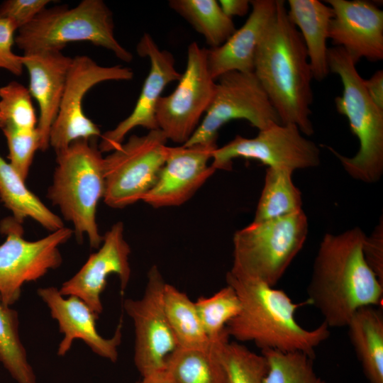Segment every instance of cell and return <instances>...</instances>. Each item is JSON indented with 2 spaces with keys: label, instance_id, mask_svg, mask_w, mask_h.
Returning <instances> with one entry per match:
<instances>
[{
  "label": "cell",
  "instance_id": "obj_10",
  "mask_svg": "<svg viewBox=\"0 0 383 383\" xmlns=\"http://www.w3.org/2000/svg\"><path fill=\"white\" fill-rule=\"evenodd\" d=\"M0 231L6 235L0 245V298L4 305L11 306L18 301L25 283L35 282L61 265L59 247L74 232L63 227L43 238L29 241L23 237L22 224L12 216L1 221Z\"/></svg>",
  "mask_w": 383,
  "mask_h": 383
},
{
  "label": "cell",
  "instance_id": "obj_40",
  "mask_svg": "<svg viewBox=\"0 0 383 383\" xmlns=\"http://www.w3.org/2000/svg\"><path fill=\"white\" fill-rule=\"evenodd\" d=\"M140 383H177L166 370H159L142 377Z\"/></svg>",
  "mask_w": 383,
  "mask_h": 383
},
{
  "label": "cell",
  "instance_id": "obj_8",
  "mask_svg": "<svg viewBox=\"0 0 383 383\" xmlns=\"http://www.w3.org/2000/svg\"><path fill=\"white\" fill-rule=\"evenodd\" d=\"M167 138L160 129L142 136L131 135L104 157V203L123 209L153 187L167 155Z\"/></svg>",
  "mask_w": 383,
  "mask_h": 383
},
{
  "label": "cell",
  "instance_id": "obj_41",
  "mask_svg": "<svg viewBox=\"0 0 383 383\" xmlns=\"http://www.w3.org/2000/svg\"><path fill=\"white\" fill-rule=\"evenodd\" d=\"M136 383H140V382H136Z\"/></svg>",
  "mask_w": 383,
  "mask_h": 383
},
{
  "label": "cell",
  "instance_id": "obj_26",
  "mask_svg": "<svg viewBox=\"0 0 383 383\" xmlns=\"http://www.w3.org/2000/svg\"><path fill=\"white\" fill-rule=\"evenodd\" d=\"M293 172L286 168L266 169L253 222L282 218L302 210L301 193L292 181Z\"/></svg>",
  "mask_w": 383,
  "mask_h": 383
},
{
  "label": "cell",
  "instance_id": "obj_22",
  "mask_svg": "<svg viewBox=\"0 0 383 383\" xmlns=\"http://www.w3.org/2000/svg\"><path fill=\"white\" fill-rule=\"evenodd\" d=\"M287 4L288 18L301 35L313 79L321 82L330 72L326 42L333 10L318 0H289Z\"/></svg>",
  "mask_w": 383,
  "mask_h": 383
},
{
  "label": "cell",
  "instance_id": "obj_15",
  "mask_svg": "<svg viewBox=\"0 0 383 383\" xmlns=\"http://www.w3.org/2000/svg\"><path fill=\"white\" fill-rule=\"evenodd\" d=\"M98 249L72 277L62 284L59 291L64 296L78 297L99 316L103 311L101 296L108 277L111 274L118 276L121 294L131 278V248L124 237L123 222H116L106 232Z\"/></svg>",
  "mask_w": 383,
  "mask_h": 383
},
{
  "label": "cell",
  "instance_id": "obj_33",
  "mask_svg": "<svg viewBox=\"0 0 383 383\" xmlns=\"http://www.w3.org/2000/svg\"><path fill=\"white\" fill-rule=\"evenodd\" d=\"M38 121L28 88L16 81L0 87L1 130H34L37 128Z\"/></svg>",
  "mask_w": 383,
  "mask_h": 383
},
{
  "label": "cell",
  "instance_id": "obj_29",
  "mask_svg": "<svg viewBox=\"0 0 383 383\" xmlns=\"http://www.w3.org/2000/svg\"><path fill=\"white\" fill-rule=\"evenodd\" d=\"M0 362L18 383H37L19 334L18 312L0 298Z\"/></svg>",
  "mask_w": 383,
  "mask_h": 383
},
{
  "label": "cell",
  "instance_id": "obj_19",
  "mask_svg": "<svg viewBox=\"0 0 383 383\" xmlns=\"http://www.w3.org/2000/svg\"><path fill=\"white\" fill-rule=\"evenodd\" d=\"M37 293L49 308L52 318L57 321L59 331L63 334L57 349L59 356L65 355L73 342L79 339L97 355L112 362H117L118 348L122 339L121 320L113 335L104 338L96 327L99 316L82 300L75 296L65 299L55 287L39 288Z\"/></svg>",
  "mask_w": 383,
  "mask_h": 383
},
{
  "label": "cell",
  "instance_id": "obj_2",
  "mask_svg": "<svg viewBox=\"0 0 383 383\" xmlns=\"http://www.w3.org/2000/svg\"><path fill=\"white\" fill-rule=\"evenodd\" d=\"M257 48L253 73L265 91L281 123L313 134L310 118L313 75L300 33L290 21L283 0Z\"/></svg>",
  "mask_w": 383,
  "mask_h": 383
},
{
  "label": "cell",
  "instance_id": "obj_5",
  "mask_svg": "<svg viewBox=\"0 0 383 383\" xmlns=\"http://www.w3.org/2000/svg\"><path fill=\"white\" fill-rule=\"evenodd\" d=\"M328 65L343 87L342 95L335 99L336 109L348 118L360 148L353 157L326 148L353 179L365 183L378 182L383 174V110L370 97L356 65L342 48H328Z\"/></svg>",
  "mask_w": 383,
  "mask_h": 383
},
{
  "label": "cell",
  "instance_id": "obj_36",
  "mask_svg": "<svg viewBox=\"0 0 383 383\" xmlns=\"http://www.w3.org/2000/svg\"><path fill=\"white\" fill-rule=\"evenodd\" d=\"M16 30L18 28L13 22L0 18V68L20 76L23 70L22 55H16L12 50Z\"/></svg>",
  "mask_w": 383,
  "mask_h": 383
},
{
  "label": "cell",
  "instance_id": "obj_3",
  "mask_svg": "<svg viewBox=\"0 0 383 383\" xmlns=\"http://www.w3.org/2000/svg\"><path fill=\"white\" fill-rule=\"evenodd\" d=\"M226 279L241 306L238 315L226 326L229 337L252 342L261 350L301 352L313 357L316 348L329 338L330 328L324 322L313 329L298 323L295 314L302 304L294 303L283 290L229 271Z\"/></svg>",
  "mask_w": 383,
  "mask_h": 383
},
{
  "label": "cell",
  "instance_id": "obj_28",
  "mask_svg": "<svg viewBox=\"0 0 383 383\" xmlns=\"http://www.w3.org/2000/svg\"><path fill=\"white\" fill-rule=\"evenodd\" d=\"M163 301L169 324L179 348H198L209 343L195 303L186 293L166 282Z\"/></svg>",
  "mask_w": 383,
  "mask_h": 383
},
{
  "label": "cell",
  "instance_id": "obj_37",
  "mask_svg": "<svg viewBox=\"0 0 383 383\" xmlns=\"http://www.w3.org/2000/svg\"><path fill=\"white\" fill-rule=\"evenodd\" d=\"M365 260L383 283V220L379 221L370 236H365L363 244Z\"/></svg>",
  "mask_w": 383,
  "mask_h": 383
},
{
  "label": "cell",
  "instance_id": "obj_4",
  "mask_svg": "<svg viewBox=\"0 0 383 383\" xmlns=\"http://www.w3.org/2000/svg\"><path fill=\"white\" fill-rule=\"evenodd\" d=\"M57 166L47 197L64 218L72 223L79 243L87 235L97 249L103 241L96 223V209L105 192L104 157L96 139H79L57 152Z\"/></svg>",
  "mask_w": 383,
  "mask_h": 383
},
{
  "label": "cell",
  "instance_id": "obj_6",
  "mask_svg": "<svg viewBox=\"0 0 383 383\" xmlns=\"http://www.w3.org/2000/svg\"><path fill=\"white\" fill-rule=\"evenodd\" d=\"M80 41L106 48L123 62L133 59L116 40L112 12L101 0H83L73 8H45L15 37L23 54L62 51L68 43Z\"/></svg>",
  "mask_w": 383,
  "mask_h": 383
},
{
  "label": "cell",
  "instance_id": "obj_21",
  "mask_svg": "<svg viewBox=\"0 0 383 383\" xmlns=\"http://www.w3.org/2000/svg\"><path fill=\"white\" fill-rule=\"evenodd\" d=\"M251 12L244 23L221 45L207 49V63L211 77L238 71L253 72L257 48L275 13L276 0H252Z\"/></svg>",
  "mask_w": 383,
  "mask_h": 383
},
{
  "label": "cell",
  "instance_id": "obj_35",
  "mask_svg": "<svg viewBox=\"0 0 383 383\" xmlns=\"http://www.w3.org/2000/svg\"><path fill=\"white\" fill-rule=\"evenodd\" d=\"M49 0H6L0 5V18L11 20L18 30L47 8Z\"/></svg>",
  "mask_w": 383,
  "mask_h": 383
},
{
  "label": "cell",
  "instance_id": "obj_1",
  "mask_svg": "<svg viewBox=\"0 0 383 383\" xmlns=\"http://www.w3.org/2000/svg\"><path fill=\"white\" fill-rule=\"evenodd\" d=\"M365 233L354 227L326 233L318 247L307 287V303L321 313L329 328L347 326L360 308L382 307L383 283L363 254Z\"/></svg>",
  "mask_w": 383,
  "mask_h": 383
},
{
  "label": "cell",
  "instance_id": "obj_13",
  "mask_svg": "<svg viewBox=\"0 0 383 383\" xmlns=\"http://www.w3.org/2000/svg\"><path fill=\"white\" fill-rule=\"evenodd\" d=\"M133 77L131 68L120 65L101 66L87 55L73 57L59 111L50 133V146L55 152L75 140L101 137L98 126L84 113L83 100L89 90L106 81H127Z\"/></svg>",
  "mask_w": 383,
  "mask_h": 383
},
{
  "label": "cell",
  "instance_id": "obj_9",
  "mask_svg": "<svg viewBox=\"0 0 383 383\" xmlns=\"http://www.w3.org/2000/svg\"><path fill=\"white\" fill-rule=\"evenodd\" d=\"M216 80L214 94L204 118L191 138L182 145H216L219 129L235 119H245L259 131L282 123L253 72L232 71Z\"/></svg>",
  "mask_w": 383,
  "mask_h": 383
},
{
  "label": "cell",
  "instance_id": "obj_32",
  "mask_svg": "<svg viewBox=\"0 0 383 383\" xmlns=\"http://www.w3.org/2000/svg\"><path fill=\"white\" fill-rule=\"evenodd\" d=\"M221 360L226 383H264L267 362L262 353L236 341H228L222 348Z\"/></svg>",
  "mask_w": 383,
  "mask_h": 383
},
{
  "label": "cell",
  "instance_id": "obj_38",
  "mask_svg": "<svg viewBox=\"0 0 383 383\" xmlns=\"http://www.w3.org/2000/svg\"><path fill=\"white\" fill-rule=\"evenodd\" d=\"M364 85L373 102L383 110V71L378 70L369 79H364Z\"/></svg>",
  "mask_w": 383,
  "mask_h": 383
},
{
  "label": "cell",
  "instance_id": "obj_17",
  "mask_svg": "<svg viewBox=\"0 0 383 383\" xmlns=\"http://www.w3.org/2000/svg\"><path fill=\"white\" fill-rule=\"evenodd\" d=\"M217 148L213 144L168 146L157 180L142 201L155 209L187 202L216 172L209 162Z\"/></svg>",
  "mask_w": 383,
  "mask_h": 383
},
{
  "label": "cell",
  "instance_id": "obj_14",
  "mask_svg": "<svg viewBox=\"0 0 383 383\" xmlns=\"http://www.w3.org/2000/svg\"><path fill=\"white\" fill-rule=\"evenodd\" d=\"M140 299H126L123 309L134 326L133 361L141 377L165 369L167 357L178 348L163 301L166 284L159 268L152 265Z\"/></svg>",
  "mask_w": 383,
  "mask_h": 383
},
{
  "label": "cell",
  "instance_id": "obj_16",
  "mask_svg": "<svg viewBox=\"0 0 383 383\" xmlns=\"http://www.w3.org/2000/svg\"><path fill=\"white\" fill-rule=\"evenodd\" d=\"M137 52L140 56L148 57L150 63L148 74L131 113L114 128L101 134L98 147L102 153L118 148L126 135L136 127L149 131L158 129L156 109L162 92L168 84L179 81L182 76L175 67L172 54L160 50L148 33H144L140 38Z\"/></svg>",
  "mask_w": 383,
  "mask_h": 383
},
{
  "label": "cell",
  "instance_id": "obj_39",
  "mask_svg": "<svg viewBox=\"0 0 383 383\" xmlns=\"http://www.w3.org/2000/svg\"><path fill=\"white\" fill-rule=\"evenodd\" d=\"M218 3L224 13L231 18L245 16L251 7L248 0H221Z\"/></svg>",
  "mask_w": 383,
  "mask_h": 383
},
{
  "label": "cell",
  "instance_id": "obj_31",
  "mask_svg": "<svg viewBox=\"0 0 383 383\" xmlns=\"http://www.w3.org/2000/svg\"><path fill=\"white\" fill-rule=\"evenodd\" d=\"M194 303L204 331L212 340L226 332L227 324L241 309L237 293L228 284L209 296L199 297Z\"/></svg>",
  "mask_w": 383,
  "mask_h": 383
},
{
  "label": "cell",
  "instance_id": "obj_11",
  "mask_svg": "<svg viewBox=\"0 0 383 383\" xmlns=\"http://www.w3.org/2000/svg\"><path fill=\"white\" fill-rule=\"evenodd\" d=\"M216 87L207 63V48L192 43L187 50L186 68L175 89L161 96L156 121L167 140L183 145L193 135L208 109Z\"/></svg>",
  "mask_w": 383,
  "mask_h": 383
},
{
  "label": "cell",
  "instance_id": "obj_34",
  "mask_svg": "<svg viewBox=\"0 0 383 383\" xmlns=\"http://www.w3.org/2000/svg\"><path fill=\"white\" fill-rule=\"evenodd\" d=\"M8 145L9 163L26 181L35 152L40 150V138L37 128L21 131L13 128L1 129Z\"/></svg>",
  "mask_w": 383,
  "mask_h": 383
},
{
  "label": "cell",
  "instance_id": "obj_25",
  "mask_svg": "<svg viewBox=\"0 0 383 383\" xmlns=\"http://www.w3.org/2000/svg\"><path fill=\"white\" fill-rule=\"evenodd\" d=\"M0 199L21 224L30 218L50 232L65 227L62 219L27 187L26 181L1 155Z\"/></svg>",
  "mask_w": 383,
  "mask_h": 383
},
{
  "label": "cell",
  "instance_id": "obj_27",
  "mask_svg": "<svg viewBox=\"0 0 383 383\" xmlns=\"http://www.w3.org/2000/svg\"><path fill=\"white\" fill-rule=\"evenodd\" d=\"M169 6L204 37L210 48L223 44L236 30L216 0H170Z\"/></svg>",
  "mask_w": 383,
  "mask_h": 383
},
{
  "label": "cell",
  "instance_id": "obj_30",
  "mask_svg": "<svg viewBox=\"0 0 383 383\" xmlns=\"http://www.w3.org/2000/svg\"><path fill=\"white\" fill-rule=\"evenodd\" d=\"M267 362L264 383H326L317 374L313 357L301 352L261 350Z\"/></svg>",
  "mask_w": 383,
  "mask_h": 383
},
{
  "label": "cell",
  "instance_id": "obj_12",
  "mask_svg": "<svg viewBox=\"0 0 383 383\" xmlns=\"http://www.w3.org/2000/svg\"><path fill=\"white\" fill-rule=\"evenodd\" d=\"M236 158L252 159L267 167L292 171L316 167L321 162L317 145L307 139L294 124L277 123L260 130L254 138L237 135L213 151L211 166L231 170Z\"/></svg>",
  "mask_w": 383,
  "mask_h": 383
},
{
  "label": "cell",
  "instance_id": "obj_7",
  "mask_svg": "<svg viewBox=\"0 0 383 383\" xmlns=\"http://www.w3.org/2000/svg\"><path fill=\"white\" fill-rule=\"evenodd\" d=\"M309 230L303 210L275 219L252 222L233 237L231 273L274 287L302 249Z\"/></svg>",
  "mask_w": 383,
  "mask_h": 383
},
{
  "label": "cell",
  "instance_id": "obj_23",
  "mask_svg": "<svg viewBox=\"0 0 383 383\" xmlns=\"http://www.w3.org/2000/svg\"><path fill=\"white\" fill-rule=\"evenodd\" d=\"M229 338L226 331L204 346L178 347L166 359L165 369L177 383H226L221 353Z\"/></svg>",
  "mask_w": 383,
  "mask_h": 383
},
{
  "label": "cell",
  "instance_id": "obj_18",
  "mask_svg": "<svg viewBox=\"0 0 383 383\" xmlns=\"http://www.w3.org/2000/svg\"><path fill=\"white\" fill-rule=\"evenodd\" d=\"M333 16L328 39L342 48L356 65L361 59H383V11L365 0H326Z\"/></svg>",
  "mask_w": 383,
  "mask_h": 383
},
{
  "label": "cell",
  "instance_id": "obj_24",
  "mask_svg": "<svg viewBox=\"0 0 383 383\" xmlns=\"http://www.w3.org/2000/svg\"><path fill=\"white\" fill-rule=\"evenodd\" d=\"M348 335L368 383H383L382 307L368 306L350 318Z\"/></svg>",
  "mask_w": 383,
  "mask_h": 383
},
{
  "label": "cell",
  "instance_id": "obj_20",
  "mask_svg": "<svg viewBox=\"0 0 383 383\" xmlns=\"http://www.w3.org/2000/svg\"><path fill=\"white\" fill-rule=\"evenodd\" d=\"M72 59L58 50L22 55L23 67L29 75L28 89L39 106L37 129L40 138V150L43 152L50 147V130L59 111Z\"/></svg>",
  "mask_w": 383,
  "mask_h": 383
}]
</instances>
